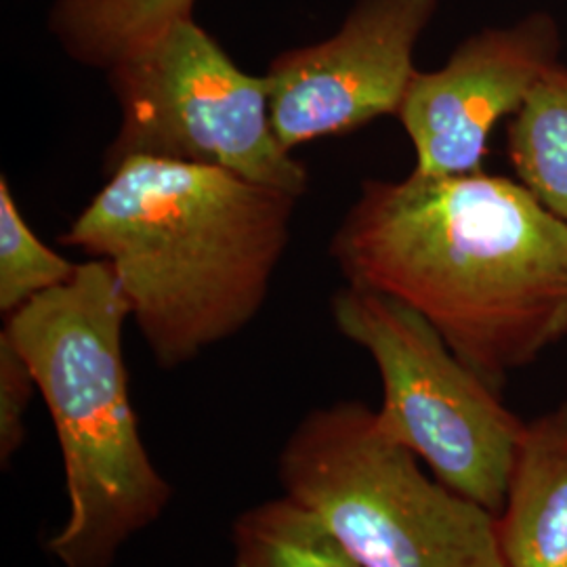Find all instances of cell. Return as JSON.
Returning <instances> with one entry per match:
<instances>
[{"label": "cell", "mask_w": 567, "mask_h": 567, "mask_svg": "<svg viewBox=\"0 0 567 567\" xmlns=\"http://www.w3.org/2000/svg\"><path fill=\"white\" fill-rule=\"evenodd\" d=\"M515 179L567 224V65L559 61L507 122Z\"/></svg>", "instance_id": "cell-11"}, {"label": "cell", "mask_w": 567, "mask_h": 567, "mask_svg": "<svg viewBox=\"0 0 567 567\" xmlns=\"http://www.w3.org/2000/svg\"><path fill=\"white\" fill-rule=\"evenodd\" d=\"M561 30L547 11L492 25L461 42L437 70H419L398 112L414 150V171H484L494 126L522 110L561 58Z\"/></svg>", "instance_id": "cell-8"}, {"label": "cell", "mask_w": 567, "mask_h": 567, "mask_svg": "<svg viewBox=\"0 0 567 567\" xmlns=\"http://www.w3.org/2000/svg\"><path fill=\"white\" fill-rule=\"evenodd\" d=\"M128 318L112 267L89 259L2 328L30 365L60 442L70 515L47 550L61 567L114 566L173 496L131 404L122 351Z\"/></svg>", "instance_id": "cell-3"}, {"label": "cell", "mask_w": 567, "mask_h": 567, "mask_svg": "<svg viewBox=\"0 0 567 567\" xmlns=\"http://www.w3.org/2000/svg\"><path fill=\"white\" fill-rule=\"evenodd\" d=\"M105 72L121 107L105 173L154 158L224 168L297 198L307 192V168L276 137L267 76L240 70L196 21H175Z\"/></svg>", "instance_id": "cell-6"}, {"label": "cell", "mask_w": 567, "mask_h": 567, "mask_svg": "<svg viewBox=\"0 0 567 567\" xmlns=\"http://www.w3.org/2000/svg\"><path fill=\"white\" fill-rule=\"evenodd\" d=\"M79 264L51 250L21 217L11 185L0 179V311L9 318L23 305L72 280Z\"/></svg>", "instance_id": "cell-13"}, {"label": "cell", "mask_w": 567, "mask_h": 567, "mask_svg": "<svg viewBox=\"0 0 567 567\" xmlns=\"http://www.w3.org/2000/svg\"><path fill=\"white\" fill-rule=\"evenodd\" d=\"M234 567H364L324 522L284 494L238 517Z\"/></svg>", "instance_id": "cell-12"}, {"label": "cell", "mask_w": 567, "mask_h": 567, "mask_svg": "<svg viewBox=\"0 0 567 567\" xmlns=\"http://www.w3.org/2000/svg\"><path fill=\"white\" fill-rule=\"evenodd\" d=\"M330 313L379 370L381 431L437 482L496 515L526 429L501 389L465 364L419 311L383 292L344 284Z\"/></svg>", "instance_id": "cell-5"}, {"label": "cell", "mask_w": 567, "mask_h": 567, "mask_svg": "<svg viewBox=\"0 0 567 567\" xmlns=\"http://www.w3.org/2000/svg\"><path fill=\"white\" fill-rule=\"evenodd\" d=\"M37 381L20 349L0 332V463L11 465L25 442V416Z\"/></svg>", "instance_id": "cell-14"}, {"label": "cell", "mask_w": 567, "mask_h": 567, "mask_svg": "<svg viewBox=\"0 0 567 567\" xmlns=\"http://www.w3.org/2000/svg\"><path fill=\"white\" fill-rule=\"evenodd\" d=\"M297 196L224 168L131 158L60 238L116 274L156 364L179 368L261 311Z\"/></svg>", "instance_id": "cell-2"}, {"label": "cell", "mask_w": 567, "mask_h": 567, "mask_svg": "<svg viewBox=\"0 0 567 567\" xmlns=\"http://www.w3.org/2000/svg\"><path fill=\"white\" fill-rule=\"evenodd\" d=\"M496 538L507 567H567V400L526 421Z\"/></svg>", "instance_id": "cell-9"}, {"label": "cell", "mask_w": 567, "mask_h": 567, "mask_svg": "<svg viewBox=\"0 0 567 567\" xmlns=\"http://www.w3.org/2000/svg\"><path fill=\"white\" fill-rule=\"evenodd\" d=\"M328 252L347 284L419 311L501 391L567 339V224L517 179H364Z\"/></svg>", "instance_id": "cell-1"}, {"label": "cell", "mask_w": 567, "mask_h": 567, "mask_svg": "<svg viewBox=\"0 0 567 567\" xmlns=\"http://www.w3.org/2000/svg\"><path fill=\"white\" fill-rule=\"evenodd\" d=\"M440 0H358L337 34L269 63V112L286 152L398 116L414 51Z\"/></svg>", "instance_id": "cell-7"}, {"label": "cell", "mask_w": 567, "mask_h": 567, "mask_svg": "<svg viewBox=\"0 0 567 567\" xmlns=\"http://www.w3.org/2000/svg\"><path fill=\"white\" fill-rule=\"evenodd\" d=\"M278 477L364 567H507L496 515L426 475L362 402L311 410L284 444Z\"/></svg>", "instance_id": "cell-4"}, {"label": "cell", "mask_w": 567, "mask_h": 567, "mask_svg": "<svg viewBox=\"0 0 567 567\" xmlns=\"http://www.w3.org/2000/svg\"><path fill=\"white\" fill-rule=\"evenodd\" d=\"M198 0H58L51 30L79 63L110 70L175 21L194 20Z\"/></svg>", "instance_id": "cell-10"}]
</instances>
